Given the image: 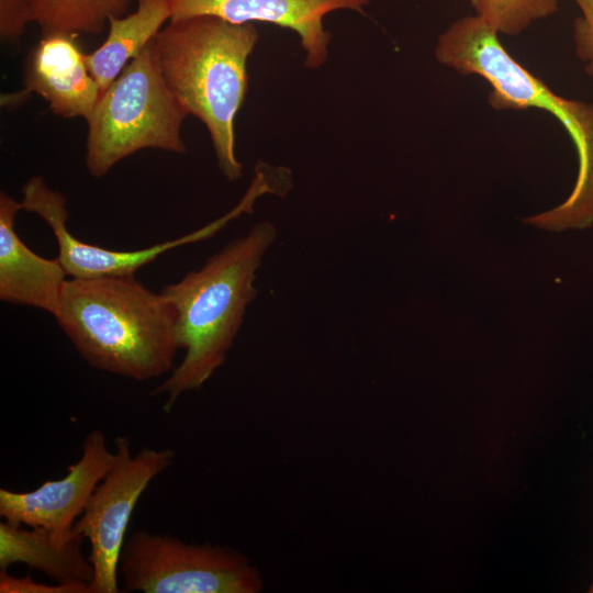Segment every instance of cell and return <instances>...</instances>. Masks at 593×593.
Wrapping results in <instances>:
<instances>
[{
	"label": "cell",
	"mask_w": 593,
	"mask_h": 593,
	"mask_svg": "<svg viewBox=\"0 0 593 593\" xmlns=\"http://www.w3.org/2000/svg\"><path fill=\"white\" fill-rule=\"evenodd\" d=\"M55 318L91 368L136 381L172 371L181 349L174 306L134 275L68 277Z\"/></svg>",
	"instance_id": "cell-1"
},
{
	"label": "cell",
	"mask_w": 593,
	"mask_h": 593,
	"mask_svg": "<svg viewBox=\"0 0 593 593\" xmlns=\"http://www.w3.org/2000/svg\"><path fill=\"white\" fill-rule=\"evenodd\" d=\"M276 238L272 223H256L199 270L161 289L176 311L178 342L184 349L180 365L153 391V395L166 396L165 412L183 393L201 389L225 361L246 309L257 295L256 272Z\"/></svg>",
	"instance_id": "cell-2"
},
{
	"label": "cell",
	"mask_w": 593,
	"mask_h": 593,
	"mask_svg": "<svg viewBox=\"0 0 593 593\" xmlns=\"http://www.w3.org/2000/svg\"><path fill=\"white\" fill-rule=\"evenodd\" d=\"M258 40L256 24L195 15L170 19L152 42L165 83L188 115L206 127L228 181L243 175L235 152V118L245 101L247 61Z\"/></svg>",
	"instance_id": "cell-3"
},
{
	"label": "cell",
	"mask_w": 593,
	"mask_h": 593,
	"mask_svg": "<svg viewBox=\"0 0 593 593\" xmlns=\"http://www.w3.org/2000/svg\"><path fill=\"white\" fill-rule=\"evenodd\" d=\"M435 57L461 75L482 77L494 110L537 108L553 115L577 149L579 169L570 195L558 206L525 222L562 232L593 226V103L555 93L505 49L499 34L477 15L455 21L437 40Z\"/></svg>",
	"instance_id": "cell-4"
},
{
	"label": "cell",
	"mask_w": 593,
	"mask_h": 593,
	"mask_svg": "<svg viewBox=\"0 0 593 593\" xmlns=\"http://www.w3.org/2000/svg\"><path fill=\"white\" fill-rule=\"evenodd\" d=\"M152 42L100 96L87 121L85 161L94 178L143 149L187 152L181 130L188 113L165 83Z\"/></svg>",
	"instance_id": "cell-5"
},
{
	"label": "cell",
	"mask_w": 593,
	"mask_h": 593,
	"mask_svg": "<svg viewBox=\"0 0 593 593\" xmlns=\"http://www.w3.org/2000/svg\"><path fill=\"white\" fill-rule=\"evenodd\" d=\"M119 577L127 592L258 593L264 589L260 570L240 551L145 529L125 540Z\"/></svg>",
	"instance_id": "cell-6"
},
{
	"label": "cell",
	"mask_w": 593,
	"mask_h": 593,
	"mask_svg": "<svg viewBox=\"0 0 593 593\" xmlns=\"http://www.w3.org/2000/svg\"><path fill=\"white\" fill-rule=\"evenodd\" d=\"M114 462L90 496L72 532L88 540L92 593H119V562L133 511L150 482L175 459L171 448L132 455L126 436L114 439Z\"/></svg>",
	"instance_id": "cell-7"
},
{
	"label": "cell",
	"mask_w": 593,
	"mask_h": 593,
	"mask_svg": "<svg viewBox=\"0 0 593 593\" xmlns=\"http://www.w3.org/2000/svg\"><path fill=\"white\" fill-rule=\"evenodd\" d=\"M21 194L23 210L35 213L51 227L58 246L57 259L71 278L135 275L139 268L168 250L213 236L234 219L250 212L260 195L257 189L250 187L235 208L208 225L175 239L125 251L81 242L72 235L67 225L69 211L66 197L48 187L42 177L30 178L22 186Z\"/></svg>",
	"instance_id": "cell-8"
},
{
	"label": "cell",
	"mask_w": 593,
	"mask_h": 593,
	"mask_svg": "<svg viewBox=\"0 0 593 593\" xmlns=\"http://www.w3.org/2000/svg\"><path fill=\"white\" fill-rule=\"evenodd\" d=\"M101 430L83 439L80 458L58 480H48L26 492L0 489V516L11 523L47 529L60 537L72 533L94 489L114 462Z\"/></svg>",
	"instance_id": "cell-9"
},
{
	"label": "cell",
	"mask_w": 593,
	"mask_h": 593,
	"mask_svg": "<svg viewBox=\"0 0 593 593\" xmlns=\"http://www.w3.org/2000/svg\"><path fill=\"white\" fill-rule=\"evenodd\" d=\"M171 19L211 15L233 24L270 23L296 33L304 65L322 67L328 58L332 35L324 19L332 12L365 13L370 0H169Z\"/></svg>",
	"instance_id": "cell-10"
},
{
	"label": "cell",
	"mask_w": 593,
	"mask_h": 593,
	"mask_svg": "<svg viewBox=\"0 0 593 593\" xmlns=\"http://www.w3.org/2000/svg\"><path fill=\"white\" fill-rule=\"evenodd\" d=\"M76 36L42 35L24 65L22 94L36 93L64 119L91 116L101 96Z\"/></svg>",
	"instance_id": "cell-11"
},
{
	"label": "cell",
	"mask_w": 593,
	"mask_h": 593,
	"mask_svg": "<svg viewBox=\"0 0 593 593\" xmlns=\"http://www.w3.org/2000/svg\"><path fill=\"white\" fill-rule=\"evenodd\" d=\"M21 210V201L0 191V299L55 317L68 276L57 258L35 254L19 237L15 216Z\"/></svg>",
	"instance_id": "cell-12"
},
{
	"label": "cell",
	"mask_w": 593,
	"mask_h": 593,
	"mask_svg": "<svg viewBox=\"0 0 593 593\" xmlns=\"http://www.w3.org/2000/svg\"><path fill=\"white\" fill-rule=\"evenodd\" d=\"M83 540L74 532L60 537L44 528L4 519L0 523V570L22 563L55 582L83 584L91 589L94 571L82 551Z\"/></svg>",
	"instance_id": "cell-13"
},
{
	"label": "cell",
	"mask_w": 593,
	"mask_h": 593,
	"mask_svg": "<svg viewBox=\"0 0 593 593\" xmlns=\"http://www.w3.org/2000/svg\"><path fill=\"white\" fill-rule=\"evenodd\" d=\"M136 9L110 19L103 43L85 55L101 94L171 19L169 0H136Z\"/></svg>",
	"instance_id": "cell-14"
},
{
	"label": "cell",
	"mask_w": 593,
	"mask_h": 593,
	"mask_svg": "<svg viewBox=\"0 0 593 593\" xmlns=\"http://www.w3.org/2000/svg\"><path fill=\"white\" fill-rule=\"evenodd\" d=\"M132 0H32L31 23L42 35H97L110 19L128 13Z\"/></svg>",
	"instance_id": "cell-15"
},
{
	"label": "cell",
	"mask_w": 593,
	"mask_h": 593,
	"mask_svg": "<svg viewBox=\"0 0 593 593\" xmlns=\"http://www.w3.org/2000/svg\"><path fill=\"white\" fill-rule=\"evenodd\" d=\"M477 16L497 34L516 35L558 10L557 0H470Z\"/></svg>",
	"instance_id": "cell-16"
},
{
	"label": "cell",
	"mask_w": 593,
	"mask_h": 593,
	"mask_svg": "<svg viewBox=\"0 0 593 593\" xmlns=\"http://www.w3.org/2000/svg\"><path fill=\"white\" fill-rule=\"evenodd\" d=\"M32 0H0V37L15 44L31 23Z\"/></svg>",
	"instance_id": "cell-17"
},
{
	"label": "cell",
	"mask_w": 593,
	"mask_h": 593,
	"mask_svg": "<svg viewBox=\"0 0 593 593\" xmlns=\"http://www.w3.org/2000/svg\"><path fill=\"white\" fill-rule=\"evenodd\" d=\"M581 15L573 23L575 53L584 63L585 72L593 78V0H573Z\"/></svg>",
	"instance_id": "cell-18"
},
{
	"label": "cell",
	"mask_w": 593,
	"mask_h": 593,
	"mask_svg": "<svg viewBox=\"0 0 593 593\" xmlns=\"http://www.w3.org/2000/svg\"><path fill=\"white\" fill-rule=\"evenodd\" d=\"M1 593H92L90 586L74 583L46 584L37 582L31 575L14 577L8 570H0Z\"/></svg>",
	"instance_id": "cell-19"
},
{
	"label": "cell",
	"mask_w": 593,
	"mask_h": 593,
	"mask_svg": "<svg viewBox=\"0 0 593 593\" xmlns=\"http://www.w3.org/2000/svg\"><path fill=\"white\" fill-rule=\"evenodd\" d=\"M588 592L593 593V580H592V582H591V584H590V586L588 589Z\"/></svg>",
	"instance_id": "cell-20"
}]
</instances>
